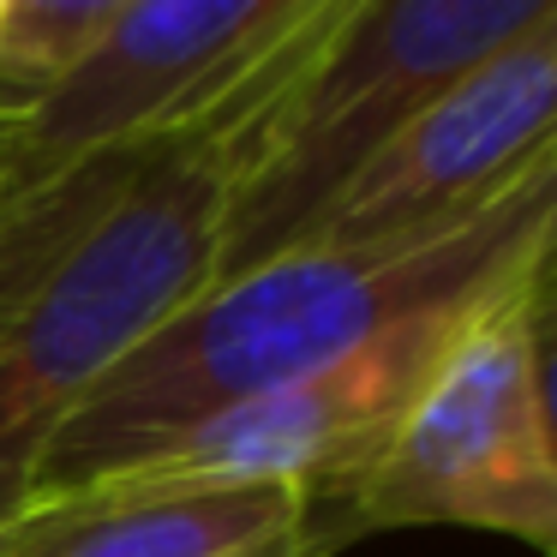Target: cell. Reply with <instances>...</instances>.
Returning <instances> with one entry per match:
<instances>
[{
  "label": "cell",
  "mask_w": 557,
  "mask_h": 557,
  "mask_svg": "<svg viewBox=\"0 0 557 557\" xmlns=\"http://www.w3.org/2000/svg\"><path fill=\"white\" fill-rule=\"evenodd\" d=\"M540 25L557 0H354L234 186L216 276L288 252L384 138Z\"/></svg>",
  "instance_id": "277c9868"
},
{
  "label": "cell",
  "mask_w": 557,
  "mask_h": 557,
  "mask_svg": "<svg viewBox=\"0 0 557 557\" xmlns=\"http://www.w3.org/2000/svg\"><path fill=\"white\" fill-rule=\"evenodd\" d=\"M18 193V169H13V126L0 133V205Z\"/></svg>",
  "instance_id": "8fae6325"
},
{
  "label": "cell",
  "mask_w": 557,
  "mask_h": 557,
  "mask_svg": "<svg viewBox=\"0 0 557 557\" xmlns=\"http://www.w3.org/2000/svg\"><path fill=\"white\" fill-rule=\"evenodd\" d=\"M133 0H7L0 13V61L30 78H61L90 54Z\"/></svg>",
  "instance_id": "9c48e42d"
},
{
  "label": "cell",
  "mask_w": 557,
  "mask_h": 557,
  "mask_svg": "<svg viewBox=\"0 0 557 557\" xmlns=\"http://www.w3.org/2000/svg\"><path fill=\"white\" fill-rule=\"evenodd\" d=\"M306 509L330 557L396 528H468L557 557L552 258L461 318L384 449Z\"/></svg>",
  "instance_id": "3957f363"
},
{
  "label": "cell",
  "mask_w": 557,
  "mask_h": 557,
  "mask_svg": "<svg viewBox=\"0 0 557 557\" xmlns=\"http://www.w3.org/2000/svg\"><path fill=\"white\" fill-rule=\"evenodd\" d=\"M348 7L354 0H133L13 126L18 186L193 121L234 85L330 37Z\"/></svg>",
  "instance_id": "5b68a950"
},
{
  "label": "cell",
  "mask_w": 557,
  "mask_h": 557,
  "mask_svg": "<svg viewBox=\"0 0 557 557\" xmlns=\"http://www.w3.org/2000/svg\"><path fill=\"white\" fill-rule=\"evenodd\" d=\"M0 13H7V0H0Z\"/></svg>",
  "instance_id": "7c38bea8"
},
{
  "label": "cell",
  "mask_w": 557,
  "mask_h": 557,
  "mask_svg": "<svg viewBox=\"0 0 557 557\" xmlns=\"http://www.w3.org/2000/svg\"><path fill=\"white\" fill-rule=\"evenodd\" d=\"M37 97H42V78H30V73H18V66L0 61V133L25 121Z\"/></svg>",
  "instance_id": "30bf717a"
},
{
  "label": "cell",
  "mask_w": 557,
  "mask_h": 557,
  "mask_svg": "<svg viewBox=\"0 0 557 557\" xmlns=\"http://www.w3.org/2000/svg\"><path fill=\"white\" fill-rule=\"evenodd\" d=\"M324 42L193 121L90 150L0 205V521L30 497L78 401L216 282L234 186Z\"/></svg>",
  "instance_id": "6da1fadb"
},
{
  "label": "cell",
  "mask_w": 557,
  "mask_h": 557,
  "mask_svg": "<svg viewBox=\"0 0 557 557\" xmlns=\"http://www.w3.org/2000/svg\"><path fill=\"white\" fill-rule=\"evenodd\" d=\"M557 162V25L420 109L336 186L294 246H401L444 234Z\"/></svg>",
  "instance_id": "8992f818"
},
{
  "label": "cell",
  "mask_w": 557,
  "mask_h": 557,
  "mask_svg": "<svg viewBox=\"0 0 557 557\" xmlns=\"http://www.w3.org/2000/svg\"><path fill=\"white\" fill-rule=\"evenodd\" d=\"M0 557H330L300 485L114 473L30 497L0 521Z\"/></svg>",
  "instance_id": "ba28073f"
},
{
  "label": "cell",
  "mask_w": 557,
  "mask_h": 557,
  "mask_svg": "<svg viewBox=\"0 0 557 557\" xmlns=\"http://www.w3.org/2000/svg\"><path fill=\"white\" fill-rule=\"evenodd\" d=\"M557 246V162L473 210L468 222L401 246H288L216 276L162 318L61 425L30 497L109 480L193 425L276 384L318 372L401 318L473 300ZM25 497V504H30Z\"/></svg>",
  "instance_id": "7a4b0ae2"
},
{
  "label": "cell",
  "mask_w": 557,
  "mask_h": 557,
  "mask_svg": "<svg viewBox=\"0 0 557 557\" xmlns=\"http://www.w3.org/2000/svg\"><path fill=\"white\" fill-rule=\"evenodd\" d=\"M485 294L401 318V324L360 342L342 360L193 425L186 437H174L169 449H157L150 461H138L126 473H150V480H270V485H300L306 497L336 492L342 480H354L384 449V437L396 432L408 401L420 396L432 360L444 354V342L456 336V324Z\"/></svg>",
  "instance_id": "52a82bcc"
}]
</instances>
